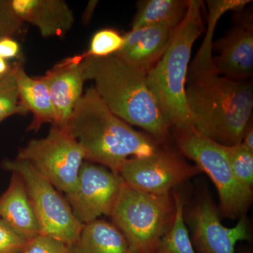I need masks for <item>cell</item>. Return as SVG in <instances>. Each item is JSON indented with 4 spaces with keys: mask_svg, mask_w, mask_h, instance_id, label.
Masks as SVG:
<instances>
[{
    "mask_svg": "<svg viewBox=\"0 0 253 253\" xmlns=\"http://www.w3.org/2000/svg\"><path fill=\"white\" fill-rule=\"evenodd\" d=\"M251 2L250 0H211L206 1L208 9L206 38L194 61L189 65L187 79L204 77L216 73L213 64V34L218 21L228 11H239Z\"/></svg>",
    "mask_w": 253,
    "mask_h": 253,
    "instance_id": "19",
    "label": "cell"
},
{
    "mask_svg": "<svg viewBox=\"0 0 253 253\" xmlns=\"http://www.w3.org/2000/svg\"><path fill=\"white\" fill-rule=\"evenodd\" d=\"M27 239L0 218V253H20Z\"/></svg>",
    "mask_w": 253,
    "mask_h": 253,
    "instance_id": "27",
    "label": "cell"
},
{
    "mask_svg": "<svg viewBox=\"0 0 253 253\" xmlns=\"http://www.w3.org/2000/svg\"><path fill=\"white\" fill-rule=\"evenodd\" d=\"M64 128L81 146L84 161L118 174L129 158L148 157L161 149L158 141L111 112L94 87L82 96Z\"/></svg>",
    "mask_w": 253,
    "mask_h": 253,
    "instance_id": "1",
    "label": "cell"
},
{
    "mask_svg": "<svg viewBox=\"0 0 253 253\" xmlns=\"http://www.w3.org/2000/svg\"><path fill=\"white\" fill-rule=\"evenodd\" d=\"M178 149L209 176L217 190L219 212L229 219L245 215L251 206L253 191L236 179L221 145L202 135L194 127L175 129Z\"/></svg>",
    "mask_w": 253,
    "mask_h": 253,
    "instance_id": "6",
    "label": "cell"
},
{
    "mask_svg": "<svg viewBox=\"0 0 253 253\" xmlns=\"http://www.w3.org/2000/svg\"><path fill=\"white\" fill-rule=\"evenodd\" d=\"M173 199L175 206L174 219L153 253H196L186 225L184 200L176 192L173 194Z\"/></svg>",
    "mask_w": 253,
    "mask_h": 253,
    "instance_id": "21",
    "label": "cell"
},
{
    "mask_svg": "<svg viewBox=\"0 0 253 253\" xmlns=\"http://www.w3.org/2000/svg\"><path fill=\"white\" fill-rule=\"evenodd\" d=\"M21 61L11 64L9 73L0 80V123L10 116L28 114V111L21 104L18 94L17 72Z\"/></svg>",
    "mask_w": 253,
    "mask_h": 253,
    "instance_id": "22",
    "label": "cell"
},
{
    "mask_svg": "<svg viewBox=\"0 0 253 253\" xmlns=\"http://www.w3.org/2000/svg\"><path fill=\"white\" fill-rule=\"evenodd\" d=\"M124 185L118 173L84 161L76 188L65 198L76 219L85 224L101 216H111Z\"/></svg>",
    "mask_w": 253,
    "mask_h": 253,
    "instance_id": "10",
    "label": "cell"
},
{
    "mask_svg": "<svg viewBox=\"0 0 253 253\" xmlns=\"http://www.w3.org/2000/svg\"><path fill=\"white\" fill-rule=\"evenodd\" d=\"M19 44L12 38H6L0 41V57L5 60L13 59L19 54Z\"/></svg>",
    "mask_w": 253,
    "mask_h": 253,
    "instance_id": "28",
    "label": "cell"
},
{
    "mask_svg": "<svg viewBox=\"0 0 253 253\" xmlns=\"http://www.w3.org/2000/svg\"><path fill=\"white\" fill-rule=\"evenodd\" d=\"M82 61L83 54L63 59L42 76L49 88L54 106L55 122L52 126L64 127L83 96L85 80Z\"/></svg>",
    "mask_w": 253,
    "mask_h": 253,
    "instance_id": "13",
    "label": "cell"
},
{
    "mask_svg": "<svg viewBox=\"0 0 253 253\" xmlns=\"http://www.w3.org/2000/svg\"><path fill=\"white\" fill-rule=\"evenodd\" d=\"M1 167L23 179L39 223L41 234L70 246L77 240L83 224L75 217L67 200L29 163L6 159Z\"/></svg>",
    "mask_w": 253,
    "mask_h": 253,
    "instance_id": "7",
    "label": "cell"
},
{
    "mask_svg": "<svg viewBox=\"0 0 253 253\" xmlns=\"http://www.w3.org/2000/svg\"><path fill=\"white\" fill-rule=\"evenodd\" d=\"M0 218L27 240L41 234L27 189L16 173H12L9 186L0 196Z\"/></svg>",
    "mask_w": 253,
    "mask_h": 253,
    "instance_id": "16",
    "label": "cell"
},
{
    "mask_svg": "<svg viewBox=\"0 0 253 253\" xmlns=\"http://www.w3.org/2000/svg\"><path fill=\"white\" fill-rule=\"evenodd\" d=\"M241 144L246 149L253 153V126L252 120H251L249 126L246 127Z\"/></svg>",
    "mask_w": 253,
    "mask_h": 253,
    "instance_id": "29",
    "label": "cell"
},
{
    "mask_svg": "<svg viewBox=\"0 0 253 253\" xmlns=\"http://www.w3.org/2000/svg\"><path fill=\"white\" fill-rule=\"evenodd\" d=\"M11 65L7 63L6 60L0 57V78L4 77L11 69Z\"/></svg>",
    "mask_w": 253,
    "mask_h": 253,
    "instance_id": "30",
    "label": "cell"
},
{
    "mask_svg": "<svg viewBox=\"0 0 253 253\" xmlns=\"http://www.w3.org/2000/svg\"><path fill=\"white\" fill-rule=\"evenodd\" d=\"M186 213V221L192 232L193 246L199 253H236L239 241L249 239L245 215L234 227H225L219 212L210 198L204 197Z\"/></svg>",
    "mask_w": 253,
    "mask_h": 253,
    "instance_id": "11",
    "label": "cell"
},
{
    "mask_svg": "<svg viewBox=\"0 0 253 253\" xmlns=\"http://www.w3.org/2000/svg\"><path fill=\"white\" fill-rule=\"evenodd\" d=\"M214 71L235 81H246L253 73V21L252 14L239 18L226 36L213 42Z\"/></svg>",
    "mask_w": 253,
    "mask_h": 253,
    "instance_id": "12",
    "label": "cell"
},
{
    "mask_svg": "<svg viewBox=\"0 0 253 253\" xmlns=\"http://www.w3.org/2000/svg\"><path fill=\"white\" fill-rule=\"evenodd\" d=\"M236 179L244 187L252 190L253 185V153L241 144L221 146Z\"/></svg>",
    "mask_w": 253,
    "mask_h": 253,
    "instance_id": "23",
    "label": "cell"
},
{
    "mask_svg": "<svg viewBox=\"0 0 253 253\" xmlns=\"http://www.w3.org/2000/svg\"><path fill=\"white\" fill-rule=\"evenodd\" d=\"M84 80L111 112L123 121L146 131L159 144L167 141L171 126L150 89L146 75L116 54L94 57L83 54Z\"/></svg>",
    "mask_w": 253,
    "mask_h": 253,
    "instance_id": "2",
    "label": "cell"
},
{
    "mask_svg": "<svg viewBox=\"0 0 253 253\" xmlns=\"http://www.w3.org/2000/svg\"><path fill=\"white\" fill-rule=\"evenodd\" d=\"M204 6L203 1L189 0L185 16L174 30L170 44L146 76L150 89L175 129L193 126L186 103V78L193 46L206 31Z\"/></svg>",
    "mask_w": 253,
    "mask_h": 253,
    "instance_id": "4",
    "label": "cell"
},
{
    "mask_svg": "<svg viewBox=\"0 0 253 253\" xmlns=\"http://www.w3.org/2000/svg\"><path fill=\"white\" fill-rule=\"evenodd\" d=\"M68 253H134L121 231L112 223L96 219L83 224Z\"/></svg>",
    "mask_w": 253,
    "mask_h": 253,
    "instance_id": "17",
    "label": "cell"
},
{
    "mask_svg": "<svg viewBox=\"0 0 253 253\" xmlns=\"http://www.w3.org/2000/svg\"><path fill=\"white\" fill-rule=\"evenodd\" d=\"M16 158L29 163L60 191L69 194L76 188L84 153L66 128L52 126L42 139H33L20 149Z\"/></svg>",
    "mask_w": 253,
    "mask_h": 253,
    "instance_id": "8",
    "label": "cell"
},
{
    "mask_svg": "<svg viewBox=\"0 0 253 253\" xmlns=\"http://www.w3.org/2000/svg\"><path fill=\"white\" fill-rule=\"evenodd\" d=\"M186 98L194 129L221 146L241 144L252 120V83L213 73L187 80Z\"/></svg>",
    "mask_w": 253,
    "mask_h": 253,
    "instance_id": "3",
    "label": "cell"
},
{
    "mask_svg": "<svg viewBox=\"0 0 253 253\" xmlns=\"http://www.w3.org/2000/svg\"><path fill=\"white\" fill-rule=\"evenodd\" d=\"M23 22L11 6V0H0V41L12 38L21 31Z\"/></svg>",
    "mask_w": 253,
    "mask_h": 253,
    "instance_id": "26",
    "label": "cell"
},
{
    "mask_svg": "<svg viewBox=\"0 0 253 253\" xmlns=\"http://www.w3.org/2000/svg\"><path fill=\"white\" fill-rule=\"evenodd\" d=\"M17 84L21 105L33 115L28 130L37 131L44 123L54 125V109L47 84L42 77H30L22 61L18 69Z\"/></svg>",
    "mask_w": 253,
    "mask_h": 253,
    "instance_id": "18",
    "label": "cell"
},
{
    "mask_svg": "<svg viewBox=\"0 0 253 253\" xmlns=\"http://www.w3.org/2000/svg\"><path fill=\"white\" fill-rule=\"evenodd\" d=\"M170 194L157 195L131 189L125 183L111 217L134 253H153L174 219Z\"/></svg>",
    "mask_w": 253,
    "mask_h": 253,
    "instance_id": "5",
    "label": "cell"
},
{
    "mask_svg": "<svg viewBox=\"0 0 253 253\" xmlns=\"http://www.w3.org/2000/svg\"><path fill=\"white\" fill-rule=\"evenodd\" d=\"M20 253H68V246L51 236L40 234L28 239Z\"/></svg>",
    "mask_w": 253,
    "mask_h": 253,
    "instance_id": "25",
    "label": "cell"
},
{
    "mask_svg": "<svg viewBox=\"0 0 253 253\" xmlns=\"http://www.w3.org/2000/svg\"><path fill=\"white\" fill-rule=\"evenodd\" d=\"M4 78V77H3ZM3 78H0V80L2 79Z\"/></svg>",
    "mask_w": 253,
    "mask_h": 253,
    "instance_id": "31",
    "label": "cell"
},
{
    "mask_svg": "<svg viewBox=\"0 0 253 253\" xmlns=\"http://www.w3.org/2000/svg\"><path fill=\"white\" fill-rule=\"evenodd\" d=\"M188 6L189 0L139 1L131 30L147 26L176 28L184 19Z\"/></svg>",
    "mask_w": 253,
    "mask_h": 253,
    "instance_id": "20",
    "label": "cell"
},
{
    "mask_svg": "<svg viewBox=\"0 0 253 253\" xmlns=\"http://www.w3.org/2000/svg\"><path fill=\"white\" fill-rule=\"evenodd\" d=\"M175 28L147 26L123 35L124 43L116 53L125 62L147 76L166 52Z\"/></svg>",
    "mask_w": 253,
    "mask_h": 253,
    "instance_id": "14",
    "label": "cell"
},
{
    "mask_svg": "<svg viewBox=\"0 0 253 253\" xmlns=\"http://www.w3.org/2000/svg\"><path fill=\"white\" fill-rule=\"evenodd\" d=\"M14 12L31 23L43 38L64 36L72 28L75 16L63 0H11Z\"/></svg>",
    "mask_w": 253,
    "mask_h": 253,
    "instance_id": "15",
    "label": "cell"
},
{
    "mask_svg": "<svg viewBox=\"0 0 253 253\" xmlns=\"http://www.w3.org/2000/svg\"><path fill=\"white\" fill-rule=\"evenodd\" d=\"M200 172L171 150L161 149L144 158H130L118 174L125 183L136 191L148 194H170L171 189Z\"/></svg>",
    "mask_w": 253,
    "mask_h": 253,
    "instance_id": "9",
    "label": "cell"
},
{
    "mask_svg": "<svg viewBox=\"0 0 253 253\" xmlns=\"http://www.w3.org/2000/svg\"><path fill=\"white\" fill-rule=\"evenodd\" d=\"M123 43V35L112 28H104L93 36L85 54L94 57H106L116 54L122 48Z\"/></svg>",
    "mask_w": 253,
    "mask_h": 253,
    "instance_id": "24",
    "label": "cell"
}]
</instances>
